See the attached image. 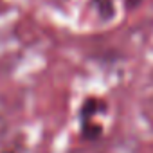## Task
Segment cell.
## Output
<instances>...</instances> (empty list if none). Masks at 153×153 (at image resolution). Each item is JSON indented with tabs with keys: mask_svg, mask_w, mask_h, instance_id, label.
Instances as JSON below:
<instances>
[{
	"mask_svg": "<svg viewBox=\"0 0 153 153\" xmlns=\"http://www.w3.org/2000/svg\"><path fill=\"white\" fill-rule=\"evenodd\" d=\"M105 112H106V103L103 99H99V97H87L81 103V108H79L78 117H79L81 124H85V123H90L94 115L105 114Z\"/></svg>",
	"mask_w": 153,
	"mask_h": 153,
	"instance_id": "6da1fadb",
	"label": "cell"
},
{
	"mask_svg": "<svg viewBox=\"0 0 153 153\" xmlns=\"http://www.w3.org/2000/svg\"><path fill=\"white\" fill-rule=\"evenodd\" d=\"M90 6L94 7V11L97 13L101 22H108L115 16V6L114 0H92Z\"/></svg>",
	"mask_w": 153,
	"mask_h": 153,
	"instance_id": "7a4b0ae2",
	"label": "cell"
},
{
	"mask_svg": "<svg viewBox=\"0 0 153 153\" xmlns=\"http://www.w3.org/2000/svg\"><path fill=\"white\" fill-rule=\"evenodd\" d=\"M101 135H103V126L94 124L92 121L81 124V137L83 139H87V140H97Z\"/></svg>",
	"mask_w": 153,
	"mask_h": 153,
	"instance_id": "3957f363",
	"label": "cell"
},
{
	"mask_svg": "<svg viewBox=\"0 0 153 153\" xmlns=\"http://www.w3.org/2000/svg\"><path fill=\"white\" fill-rule=\"evenodd\" d=\"M140 2H142V0H124V6H126L128 9H135Z\"/></svg>",
	"mask_w": 153,
	"mask_h": 153,
	"instance_id": "277c9868",
	"label": "cell"
},
{
	"mask_svg": "<svg viewBox=\"0 0 153 153\" xmlns=\"http://www.w3.org/2000/svg\"><path fill=\"white\" fill-rule=\"evenodd\" d=\"M2 153H16L15 149H6V151H2Z\"/></svg>",
	"mask_w": 153,
	"mask_h": 153,
	"instance_id": "5b68a950",
	"label": "cell"
}]
</instances>
